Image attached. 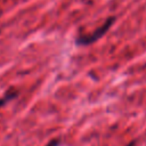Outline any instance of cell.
I'll return each instance as SVG.
<instances>
[{
	"label": "cell",
	"instance_id": "6da1fadb",
	"mask_svg": "<svg viewBox=\"0 0 146 146\" xmlns=\"http://www.w3.org/2000/svg\"><path fill=\"white\" fill-rule=\"evenodd\" d=\"M115 22V17H108L102 26H99L97 30H95L92 33L87 34V35H81L79 38H76L75 43L78 46H89L96 41H98L102 36H104V34L110 30V27L112 26V24Z\"/></svg>",
	"mask_w": 146,
	"mask_h": 146
},
{
	"label": "cell",
	"instance_id": "7a4b0ae2",
	"mask_svg": "<svg viewBox=\"0 0 146 146\" xmlns=\"http://www.w3.org/2000/svg\"><path fill=\"white\" fill-rule=\"evenodd\" d=\"M17 95H18V91H17V90H15V89H11V90L7 91V92H6V95H5L2 98H0V107H1V106H3L5 104H7L9 100H11V99L16 98V97H17Z\"/></svg>",
	"mask_w": 146,
	"mask_h": 146
},
{
	"label": "cell",
	"instance_id": "3957f363",
	"mask_svg": "<svg viewBox=\"0 0 146 146\" xmlns=\"http://www.w3.org/2000/svg\"><path fill=\"white\" fill-rule=\"evenodd\" d=\"M57 145H58V140H56V139H54L47 144V146H57Z\"/></svg>",
	"mask_w": 146,
	"mask_h": 146
}]
</instances>
